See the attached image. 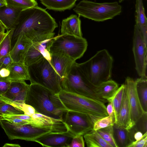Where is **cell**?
Instances as JSON below:
<instances>
[{
	"instance_id": "cell-19",
	"label": "cell",
	"mask_w": 147,
	"mask_h": 147,
	"mask_svg": "<svg viewBox=\"0 0 147 147\" xmlns=\"http://www.w3.org/2000/svg\"><path fill=\"white\" fill-rule=\"evenodd\" d=\"M81 21L79 16L71 14L62 20L61 27V34H67L82 37Z\"/></svg>"
},
{
	"instance_id": "cell-49",
	"label": "cell",
	"mask_w": 147,
	"mask_h": 147,
	"mask_svg": "<svg viewBox=\"0 0 147 147\" xmlns=\"http://www.w3.org/2000/svg\"><path fill=\"white\" fill-rule=\"evenodd\" d=\"M124 0H119V2H121L123 1Z\"/></svg>"
},
{
	"instance_id": "cell-18",
	"label": "cell",
	"mask_w": 147,
	"mask_h": 147,
	"mask_svg": "<svg viewBox=\"0 0 147 147\" xmlns=\"http://www.w3.org/2000/svg\"><path fill=\"white\" fill-rule=\"evenodd\" d=\"M22 11L8 6L0 7V22L7 30L15 28Z\"/></svg>"
},
{
	"instance_id": "cell-37",
	"label": "cell",
	"mask_w": 147,
	"mask_h": 147,
	"mask_svg": "<svg viewBox=\"0 0 147 147\" xmlns=\"http://www.w3.org/2000/svg\"><path fill=\"white\" fill-rule=\"evenodd\" d=\"M85 143L83 135H75L73 137L69 147H84Z\"/></svg>"
},
{
	"instance_id": "cell-3",
	"label": "cell",
	"mask_w": 147,
	"mask_h": 147,
	"mask_svg": "<svg viewBox=\"0 0 147 147\" xmlns=\"http://www.w3.org/2000/svg\"><path fill=\"white\" fill-rule=\"evenodd\" d=\"M113 63L112 57L106 49H103L78 65L86 79L96 87L111 79Z\"/></svg>"
},
{
	"instance_id": "cell-30",
	"label": "cell",
	"mask_w": 147,
	"mask_h": 147,
	"mask_svg": "<svg viewBox=\"0 0 147 147\" xmlns=\"http://www.w3.org/2000/svg\"><path fill=\"white\" fill-rule=\"evenodd\" d=\"M13 29L7 30V34L0 44V58L10 54L12 47Z\"/></svg>"
},
{
	"instance_id": "cell-4",
	"label": "cell",
	"mask_w": 147,
	"mask_h": 147,
	"mask_svg": "<svg viewBox=\"0 0 147 147\" xmlns=\"http://www.w3.org/2000/svg\"><path fill=\"white\" fill-rule=\"evenodd\" d=\"M57 95L67 110L87 114L96 120L108 115L104 103L100 101L62 90Z\"/></svg>"
},
{
	"instance_id": "cell-31",
	"label": "cell",
	"mask_w": 147,
	"mask_h": 147,
	"mask_svg": "<svg viewBox=\"0 0 147 147\" xmlns=\"http://www.w3.org/2000/svg\"><path fill=\"white\" fill-rule=\"evenodd\" d=\"M7 6L22 10L38 6L36 0H6Z\"/></svg>"
},
{
	"instance_id": "cell-27",
	"label": "cell",
	"mask_w": 147,
	"mask_h": 147,
	"mask_svg": "<svg viewBox=\"0 0 147 147\" xmlns=\"http://www.w3.org/2000/svg\"><path fill=\"white\" fill-rule=\"evenodd\" d=\"M138 96L142 109L147 113V77H140L135 81Z\"/></svg>"
},
{
	"instance_id": "cell-45",
	"label": "cell",
	"mask_w": 147,
	"mask_h": 147,
	"mask_svg": "<svg viewBox=\"0 0 147 147\" xmlns=\"http://www.w3.org/2000/svg\"><path fill=\"white\" fill-rule=\"evenodd\" d=\"M7 5L6 0H0V7L7 6Z\"/></svg>"
},
{
	"instance_id": "cell-8",
	"label": "cell",
	"mask_w": 147,
	"mask_h": 147,
	"mask_svg": "<svg viewBox=\"0 0 147 147\" xmlns=\"http://www.w3.org/2000/svg\"><path fill=\"white\" fill-rule=\"evenodd\" d=\"M88 45L87 40L82 37L61 34L53 38L49 51L50 54L58 53L66 55L76 61L83 56Z\"/></svg>"
},
{
	"instance_id": "cell-20",
	"label": "cell",
	"mask_w": 147,
	"mask_h": 147,
	"mask_svg": "<svg viewBox=\"0 0 147 147\" xmlns=\"http://www.w3.org/2000/svg\"><path fill=\"white\" fill-rule=\"evenodd\" d=\"M116 123L129 130L134 125L131 121L130 107L125 86L122 102Z\"/></svg>"
},
{
	"instance_id": "cell-46",
	"label": "cell",
	"mask_w": 147,
	"mask_h": 147,
	"mask_svg": "<svg viewBox=\"0 0 147 147\" xmlns=\"http://www.w3.org/2000/svg\"><path fill=\"white\" fill-rule=\"evenodd\" d=\"M5 27L0 22V33L5 32Z\"/></svg>"
},
{
	"instance_id": "cell-38",
	"label": "cell",
	"mask_w": 147,
	"mask_h": 147,
	"mask_svg": "<svg viewBox=\"0 0 147 147\" xmlns=\"http://www.w3.org/2000/svg\"><path fill=\"white\" fill-rule=\"evenodd\" d=\"M11 82L9 81H0V97L4 98V96L9 89Z\"/></svg>"
},
{
	"instance_id": "cell-5",
	"label": "cell",
	"mask_w": 147,
	"mask_h": 147,
	"mask_svg": "<svg viewBox=\"0 0 147 147\" xmlns=\"http://www.w3.org/2000/svg\"><path fill=\"white\" fill-rule=\"evenodd\" d=\"M30 83L40 85L57 94L61 90V80L50 61L45 57L28 66Z\"/></svg>"
},
{
	"instance_id": "cell-32",
	"label": "cell",
	"mask_w": 147,
	"mask_h": 147,
	"mask_svg": "<svg viewBox=\"0 0 147 147\" xmlns=\"http://www.w3.org/2000/svg\"><path fill=\"white\" fill-rule=\"evenodd\" d=\"M96 131L111 147H117L114 138L113 125L98 129Z\"/></svg>"
},
{
	"instance_id": "cell-12",
	"label": "cell",
	"mask_w": 147,
	"mask_h": 147,
	"mask_svg": "<svg viewBox=\"0 0 147 147\" xmlns=\"http://www.w3.org/2000/svg\"><path fill=\"white\" fill-rule=\"evenodd\" d=\"M30 124L34 127L51 130L53 133H61L68 131L63 121L36 113L32 116Z\"/></svg>"
},
{
	"instance_id": "cell-41",
	"label": "cell",
	"mask_w": 147,
	"mask_h": 147,
	"mask_svg": "<svg viewBox=\"0 0 147 147\" xmlns=\"http://www.w3.org/2000/svg\"><path fill=\"white\" fill-rule=\"evenodd\" d=\"M109 103L107 107L106 111L108 116H110L116 123L117 120L116 114L112 103L111 102H108Z\"/></svg>"
},
{
	"instance_id": "cell-15",
	"label": "cell",
	"mask_w": 147,
	"mask_h": 147,
	"mask_svg": "<svg viewBox=\"0 0 147 147\" xmlns=\"http://www.w3.org/2000/svg\"><path fill=\"white\" fill-rule=\"evenodd\" d=\"M75 136L69 131L61 133H51L37 138L34 142L44 147H69Z\"/></svg>"
},
{
	"instance_id": "cell-26",
	"label": "cell",
	"mask_w": 147,
	"mask_h": 147,
	"mask_svg": "<svg viewBox=\"0 0 147 147\" xmlns=\"http://www.w3.org/2000/svg\"><path fill=\"white\" fill-rule=\"evenodd\" d=\"M47 8L56 11H64L72 8L75 5V0H40Z\"/></svg>"
},
{
	"instance_id": "cell-1",
	"label": "cell",
	"mask_w": 147,
	"mask_h": 147,
	"mask_svg": "<svg viewBox=\"0 0 147 147\" xmlns=\"http://www.w3.org/2000/svg\"><path fill=\"white\" fill-rule=\"evenodd\" d=\"M58 25L45 9L38 6L21 11L18 24L13 29L12 43L16 41L22 32L32 42L54 37Z\"/></svg>"
},
{
	"instance_id": "cell-47",
	"label": "cell",
	"mask_w": 147,
	"mask_h": 147,
	"mask_svg": "<svg viewBox=\"0 0 147 147\" xmlns=\"http://www.w3.org/2000/svg\"><path fill=\"white\" fill-rule=\"evenodd\" d=\"M2 114V113H0V121L3 119H4L3 117L1 115Z\"/></svg>"
},
{
	"instance_id": "cell-29",
	"label": "cell",
	"mask_w": 147,
	"mask_h": 147,
	"mask_svg": "<svg viewBox=\"0 0 147 147\" xmlns=\"http://www.w3.org/2000/svg\"><path fill=\"white\" fill-rule=\"evenodd\" d=\"M124 88V84H122L119 87L111 100L108 102H111L113 105L116 114V123L122 102Z\"/></svg>"
},
{
	"instance_id": "cell-16",
	"label": "cell",
	"mask_w": 147,
	"mask_h": 147,
	"mask_svg": "<svg viewBox=\"0 0 147 147\" xmlns=\"http://www.w3.org/2000/svg\"><path fill=\"white\" fill-rule=\"evenodd\" d=\"M32 42L24 33L19 34L10 53L13 62L24 63L25 57Z\"/></svg>"
},
{
	"instance_id": "cell-11",
	"label": "cell",
	"mask_w": 147,
	"mask_h": 147,
	"mask_svg": "<svg viewBox=\"0 0 147 147\" xmlns=\"http://www.w3.org/2000/svg\"><path fill=\"white\" fill-rule=\"evenodd\" d=\"M133 41L132 50L136 69L140 77L146 76L147 44L144 42L141 32L136 24Z\"/></svg>"
},
{
	"instance_id": "cell-33",
	"label": "cell",
	"mask_w": 147,
	"mask_h": 147,
	"mask_svg": "<svg viewBox=\"0 0 147 147\" xmlns=\"http://www.w3.org/2000/svg\"><path fill=\"white\" fill-rule=\"evenodd\" d=\"M115 123L113 119L110 116L108 115L96 120L94 123L93 130L97 131L113 125Z\"/></svg>"
},
{
	"instance_id": "cell-34",
	"label": "cell",
	"mask_w": 147,
	"mask_h": 147,
	"mask_svg": "<svg viewBox=\"0 0 147 147\" xmlns=\"http://www.w3.org/2000/svg\"><path fill=\"white\" fill-rule=\"evenodd\" d=\"M0 113L2 114L18 115L24 114L20 108L12 104L6 103L0 107Z\"/></svg>"
},
{
	"instance_id": "cell-22",
	"label": "cell",
	"mask_w": 147,
	"mask_h": 147,
	"mask_svg": "<svg viewBox=\"0 0 147 147\" xmlns=\"http://www.w3.org/2000/svg\"><path fill=\"white\" fill-rule=\"evenodd\" d=\"M136 24L147 44V19L145 13L143 0H136L135 4Z\"/></svg>"
},
{
	"instance_id": "cell-25",
	"label": "cell",
	"mask_w": 147,
	"mask_h": 147,
	"mask_svg": "<svg viewBox=\"0 0 147 147\" xmlns=\"http://www.w3.org/2000/svg\"><path fill=\"white\" fill-rule=\"evenodd\" d=\"M118 88V84L110 79L96 87L95 90L100 97L108 102L112 98Z\"/></svg>"
},
{
	"instance_id": "cell-43",
	"label": "cell",
	"mask_w": 147,
	"mask_h": 147,
	"mask_svg": "<svg viewBox=\"0 0 147 147\" xmlns=\"http://www.w3.org/2000/svg\"><path fill=\"white\" fill-rule=\"evenodd\" d=\"M21 146L18 144H10V143H6L3 146V147H20Z\"/></svg>"
},
{
	"instance_id": "cell-51",
	"label": "cell",
	"mask_w": 147,
	"mask_h": 147,
	"mask_svg": "<svg viewBox=\"0 0 147 147\" xmlns=\"http://www.w3.org/2000/svg\"><path fill=\"white\" fill-rule=\"evenodd\" d=\"M36 1H37V0H36Z\"/></svg>"
},
{
	"instance_id": "cell-24",
	"label": "cell",
	"mask_w": 147,
	"mask_h": 147,
	"mask_svg": "<svg viewBox=\"0 0 147 147\" xmlns=\"http://www.w3.org/2000/svg\"><path fill=\"white\" fill-rule=\"evenodd\" d=\"M114 138L117 147H128L132 143L129 130L116 123L113 125Z\"/></svg>"
},
{
	"instance_id": "cell-40",
	"label": "cell",
	"mask_w": 147,
	"mask_h": 147,
	"mask_svg": "<svg viewBox=\"0 0 147 147\" xmlns=\"http://www.w3.org/2000/svg\"><path fill=\"white\" fill-rule=\"evenodd\" d=\"M128 147H147V135L139 141L132 143Z\"/></svg>"
},
{
	"instance_id": "cell-14",
	"label": "cell",
	"mask_w": 147,
	"mask_h": 147,
	"mask_svg": "<svg viewBox=\"0 0 147 147\" xmlns=\"http://www.w3.org/2000/svg\"><path fill=\"white\" fill-rule=\"evenodd\" d=\"M53 38L32 42L25 57V64L28 66L42 57L50 61L51 54L49 49Z\"/></svg>"
},
{
	"instance_id": "cell-23",
	"label": "cell",
	"mask_w": 147,
	"mask_h": 147,
	"mask_svg": "<svg viewBox=\"0 0 147 147\" xmlns=\"http://www.w3.org/2000/svg\"><path fill=\"white\" fill-rule=\"evenodd\" d=\"M9 69L10 70L9 81L30 80L28 66L24 63L13 62Z\"/></svg>"
},
{
	"instance_id": "cell-35",
	"label": "cell",
	"mask_w": 147,
	"mask_h": 147,
	"mask_svg": "<svg viewBox=\"0 0 147 147\" xmlns=\"http://www.w3.org/2000/svg\"><path fill=\"white\" fill-rule=\"evenodd\" d=\"M147 113H144L133 126L137 131L142 132L144 134L147 131Z\"/></svg>"
},
{
	"instance_id": "cell-50",
	"label": "cell",
	"mask_w": 147,
	"mask_h": 147,
	"mask_svg": "<svg viewBox=\"0 0 147 147\" xmlns=\"http://www.w3.org/2000/svg\"><path fill=\"white\" fill-rule=\"evenodd\" d=\"M75 0L76 1L77 0Z\"/></svg>"
},
{
	"instance_id": "cell-42",
	"label": "cell",
	"mask_w": 147,
	"mask_h": 147,
	"mask_svg": "<svg viewBox=\"0 0 147 147\" xmlns=\"http://www.w3.org/2000/svg\"><path fill=\"white\" fill-rule=\"evenodd\" d=\"M14 103V102L12 101L8 100L0 96V107L7 103L12 104Z\"/></svg>"
},
{
	"instance_id": "cell-7",
	"label": "cell",
	"mask_w": 147,
	"mask_h": 147,
	"mask_svg": "<svg viewBox=\"0 0 147 147\" xmlns=\"http://www.w3.org/2000/svg\"><path fill=\"white\" fill-rule=\"evenodd\" d=\"M62 90L100 101H107L96 92L95 87L86 79L82 73L78 63L75 61L67 76L61 81Z\"/></svg>"
},
{
	"instance_id": "cell-17",
	"label": "cell",
	"mask_w": 147,
	"mask_h": 147,
	"mask_svg": "<svg viewBox=\"0 0 147 147\" xmlns=\"http://www.w3.org/2000/svg\"><path fill=\"white\" fill-rule=\"evenodd\" d=\"M75 61L69 57L63 55L51 54L50 62L61 81L67 76Z\"/></svg>"
},
{
	"instance_id": "cell-10",
	"label": "cell",
	"mask_w": 147,
	"mask_h": 147,
	"mask_svg": "<svg viewBox=\"0 0 147 147\" xmlns=\"http://www.w3.org/2000/svg\"><path fill=\"white\" fill-rule=\"evenodd\" d=\"M96 121L88 114L71 110H67L63 119L68 131L75 136L91 131Z\"/></svg>"
},
{
	"instance_id": "cell-36",
	"label": "cell",
	"mask_w": 147,
	"mask_h": 147,
	"mask_svg": "<svg viewBox=\"0 0 147 147\" xmlns=\"http://www.w3.org/2000/svg\"><path fill=\"white\" fill-rule=\"evenodd\" d=\"M22 109L24 112V114L30 116H32L33 114L36 113L34 108L31 106L26 104H13Z\"/></svg>"
},
{
	"instance_id": "cell-48",
	"label": "cell",
	"mask_w": 147,
	"mask_h": 147,
	"mask_svg": "<svg viewBox=\"0 0 147 147\" xmlns=\"http://www.w3.org/2000/svg\"><path fill=\"white\" fill-rule=\"evenodd\" d=\"M3 66V65H2L0 61V69L1 68V67Z\"/></svg>"
},
{
	"instance_id": "cell-21",
	"label": "cell",
	"mask_w": 147,
	"mask_h": 147,
	"mask_svg": "<svg viewBox=\"0 0 147 147\" xmlns=\"http://www.w3.org/2000/svg\"><path fill=\"white\" fill-rule=\"evenodd\" d=\"M29 85L25 81L11 82L9 88L3 97L12 101L16 98H24L26 96Z\"/></svg>"
},
{
	"instance_id": "cell-28",
	"label": "cell",
	"mask_w": 147,
	"mask_h": 147,
	"mask_svg": "<svg viewBox=\"0 0 147 147\" xmlns=\"http://www.w3.org/2000/svg\"><path fill=\"white\" fill-rule=\"evenodd\" d=\"M88 147H111L94 130L84 135Z\"/></svg>"
},
{
	"instance_id": "cell-44",
	"label": "cell",
	"mask_w": 147,
	"mask_h": 147,
	"mask_svg": "<svg viewBox=\"0 0 147 147\" xmlns=\"http://www.w3.org/2000/svg\"><path fill=\"white\" fill-rule=\"evenodd\" d=\"M6 32L0 33V44L6 35Z\"/></svg>"
},
{
	"instance_id": "cell-39",
	"label": "cell",
	"mask_w": 147,
	"mask_h": 147,
	"mask_svg": "<svg viewBox=\"0 0 147 147\" xmlns=\"http://www.w3.org/2000/svg\"><path fill=\"white\" fill-rule=\"evenodd\" d=\"M0 61L4 67L9 68L13 62L10 54L0 58Z\"/></svg>"
},
{
	"instance_id": "cell-6",
	"label": "cell",
	"mask_w": 147,
	"mask_h": 147,
	"mask_svg": "<svg viewBox=\"0 0 147 147\" xmlns=\"http://www.w3.org/2000/svg\"><path fill=\"white\" fill-rule=\"evenodd\" d=\"M73 10L79 16L99 22L112 19L119 15L121 12L122 7L117 1L99 3L83 0Z\"/></svg>"
},
{
	"instance_id": "cell-2",
	"label": "cell",
	"mask_w": 147,
	"mask_h": 147,
	"mask_svg": "<svg viewBox=\"0 0 147 147\" xmlns=\"http://www.w3.org/2000/svg\"><path fill=\"white\" fill-rule=\"evenodd\" d=\"M25 103L33 107L36 113L63 121L67 111L57 94L36 84H29Z\"/></svg>"
},
{
	"instance_id": "cell-9",
	"label": "cell",
	"mask_w": 147,
	"mask_h": 147,
	"mask_svg": "<svg viewBox=\"0 0 147 147\" xmlns=\"http://www.w3.org/2000/svg\"><path fill=\"white\" fill-rule=\"evenodd\" d=\"M0 125L9 139H20L34 142L35 140L45 134L53 133L50 130L34 127L29 124L15 125L8 121H0Z\"/></svg>"
},
{
	"instance_id": "cell-13",
	"label": "cell",
	"mask_w": 147,
	"mask_h": 147,
	"mask_svg": "<svg viewBox=\"0 0 147 147\" xmlns=\"http://www.w3.org/2000/svg\"><path fill=\"white\" fill-rule=\"evenodd\" d=\"M126 88L130 108L131 118L134 125L144 113L141 106L137 92L135 81L128 77L124 84Z\"/></svg>"
}]
</instances>
